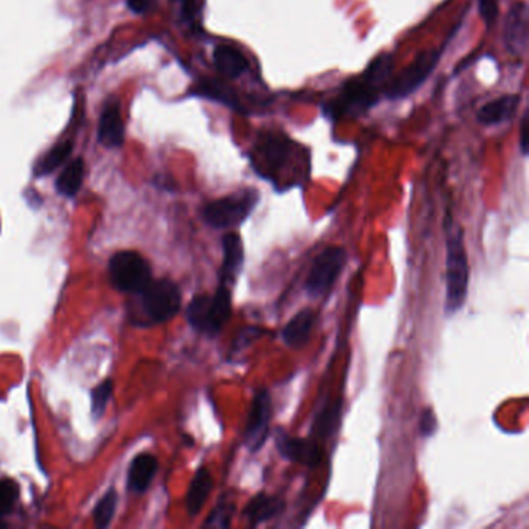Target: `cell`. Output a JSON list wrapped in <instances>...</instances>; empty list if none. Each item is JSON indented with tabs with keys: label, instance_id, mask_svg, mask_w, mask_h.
Returning a JSON list of instances; mask_svg holds the SVG:
<instances>
[{
	"label": "cell",
	"instance_id": "cell-1",
	"mask_svg": "<svg viewBox=\"0 0 529 529\" xmlns=\"http://www.w3.org/2000/svg\"><path fill=\"white\" fill-rule=\"evenodd\" d=\"M447 258H445V311L455 313L463 307L469 289V259L464 247L463 232L447 223Z\"/></svg>",
	"mask_w": 529,
	"mask_h": 529
},
{
	"label": "cell",
	"instance_id": "cell-2",
	"mask_svg": "<svg viewBox=\"0 0 529 529\" xmlns=\"http://www.w3.org/2000/svg\"><path fill=\"white\" fill-rule=\"evenodd\" d=\"M232 317V292L219 284L213 295H198L188 305L187 319L192 330L215 337L223 331Z\"/></svg>",
	"mask_w": 529,
	"mask_h": 529
},
{
	"label": "cell",
	"instance_id": "cell-3",
	"mask_svg": "<svg viewBox=\"0 0 529 529\" xmlns=\"http://www.w3.org/2000/svg\"><path fill=\"white\" fill-rule=\"evenodd\" d=\"M259 194L255 190L230 194L205 205L202 216L213 229L225 230L238 227L252 215L258 204Z\"/></svg>",
	"mask_w": 529,
	"mask_h": 529
},
{
	"label": "cell",
	"instance_id": "cell-4",
	"mask_svg": "<svg viewBox=\"0 0 529 529\" xmlns=\"http://www.w3.org/2000/svg\"><path fill=\"white\" fill-rule=\"evenodd\" d=\"M379 92V89L370 85L363 77L349 79L348 83L343 85L340 94L326 106L325 114L334 120L361 117L378 104Z\"/></svg>",
	"mask_w": 529,
	"mask_h": 529
},
{
	"label": "cell",
	"instance_id": "cell-5",
	"mask_svg": "<svg viewBox=\"0 0 529 529\" xmlns=\"http://www.w3.org/2000/svg\"><path fill=\"white\" fill-rule=\"evenodd\" d=\"M109 277L120 292L140 294L150 284L151 267L140 253L125 250L109 261Z\"/></svg>",
	"mask_w": 529,
	"mask_h": 529
},
{
	"label": "cell",
	"instance_id": "cell-6",
	"mask_svg": "<svg viewBox=\"0 0 529 529\" xmlns=\"http://www.w3.org/2000/svg\"><path fill=\"white\" fill-rule=\"evenodd\" d=\"M140 295L142 311L150 323H162L173 319L181 309V289L169 280L150 281Z\"/></svg>",
	"mask_w": 529,
	"mask_h": 529
},
{
	"label": "cell",
	"instance_id": "cell-7",
	"mask_svg": "<svg viewBox=\"0 0 529 529\" xmlns=\"http://www.w3.org/2000/svg\"><path fill=\"white\" fill-rule=\"evenodd\" d=\"M346 250L340 246L326 247L317 258L313 259V267L307 275L306 292L319 298L328 294L340 277L343 267L346 264Z\"/></svg>",
	"mask_w": 529,
	"mask_h": 529
},
{
	"label": "cell",
	"instance_id": "cell-8",
	"mask_svg": "<svg viewBox=\"0 0 529 529\" xmlns=\"http://www.w3.org/2000/svg\"><path fill=\"white\" fill-rule=\"evenodd\" d=\"M443 56V48L438 50H427L422 52L405 70L399 73L387 91L388 100H401L405 96L411 95L413 92L418 91L426 79L432 75L433 70L438 66L439 60Z\"/></svg>",
	"mask_w": 529,
	"mask_h": 529
},
{
	"label": "cell",
	"instance_id": "cell-9",
	"mask_svg": "<svg viewBox=\"0 0 529 529\" xmlns=\"http://www.w3.org/2000/svg\"><path fill=\"white\" fill-rule=\"evenodd\" d=\"M272 419V396L267 388H259L255 391L250 413L247 418L244 428V445L248 451L255 453L264 447L265 441L271 433Z\"/></svg>",
	"mask_w": 529,
	"mask_h": 529
},
{
	"label": "cell",
	"instance_id": "cell-10",
	"mask_svg": "<svg viewBox=\"0 0 529 529\" xmlns=\"http://www.w3.org/2000/svg\"><path fill=\"white\" fill-rule=\"evenodd\" d=\"M275 447L284 460L307 468H317L323 460V451L317 443L292 436L283 428H277L275 432Z\"/></svg>",
	"mask_w": 529,
	"mask_h": 529
},
{
	"label": "cell",
	"instance_id": "cell-11",
	"mask_svg": "<svg viewBox=\"0 0 529 529\" xmlns=\"http://www.w3.org/2000/svg\"><path fill=\"white\" fill-rule=\"evenodd\" d=\"M529 12L525 2H516L508 12L503 43L512 54H524L528 48Z\"/></svg>",
	"mask_w": 529,
	"mask_h": 529
},
{
	"label": "cell",
	"instance_id": "cell-12",
	"mask_svg": "<svg viewBox=\"0 0 529 529\" xmlns=\"http://www.w3.org/2000/svg\"><path fill=\"white\" fill-rule=\"evenodd\" d=\"M224 259L219 271V284L232 286L244 267V244L238 233H227L223 238Z\"/></svg>",
	"mask_w": 529,
	"mask_h": 529
},
{
	"label": "cell",
	"instance_id": "cell-13",
	"mask_svg": "<svg viewBox=\"0 0 529 529\" xmlns=\"http://www.w3.org/2000/svg\"><path fill=\"white\" fill-rule=\"evenodd\" d=\"M98 140L106 148H118L125 142V126L121 118L120 104L117 100L104 104L98 126Z\"/></svg>",
	"mask_w": 529,
	"mask_h": 529
},
{
	"label": "cell",
	"instance_id": "cell-14",
	"mask_svg": "<svg viewBox=\"0 0 529 529\" xmlns=\"http://www.w3.org/2000/svg\"><path fill=\"white\" fill-rule=\"evenodd\" d=\"M286 508V501L280 495H267L265 492H259L247 503L242 516L248 520L252 526L269 522L272 518L277 517Z\"/></svg>",
	"mask_w": 529,
	"mask_h": 529
},
{
	"label": "cell",
	"instance_id": "cell-15",
	"mask_svg": "<svg viewBox=\"0 0 529 529\" xmlns=\"http://www.w3.org/2000/svg\"><path fill=\"white\" fill-rule=\"evenodd\" d=\"M317 320V313L313 309H303L294 315L288 325L284 326L283 340L290 348H301L306 345L313 325Z\"/></svg>",
	"mask_w": 529,
	"mask_h": 529
},
{
	"label": "cell",
	"instance_id": "cell-16",
	"mask_svg": "<svg viewBox=\"0 0 529 529\" xmlns=\"http://www.w3.org/2000/svg\"><path fill=\"white\" fill-rule=\"evenodd\" d=\"M518 102H520V96L518 95H503L493 100V102H487L486 106L478 110V121L487 126H495L500 123L511 120L512 117L517 112Z\"/></svg>",
	"mask_w": 529,
	"mask_h": 529
},
{
	"label": "cell",
	"instance_id": "cell-17",
	"mask_svg": "<svg viewBox=\"0 0 529 529\" xmlns=\"http://www.w3.org/2000/svg\"><path fill=\"white\" fill-rule=\"evenodd\" d=\"M157 458L150 453H143L134 458L129 474H127V486L135 493H143L150 487L151 481L156 476Z\"/></svg>",
	"mask_w": 529,
	"mask_h": 529
},
{
	"label": "cell",
	"instance_id": "cell-18",
	"mask_svg": "<svg viewBox=\"0 0 529 529\" xmlns=\"http://www.w3.org/2000/svg\"><path fill=\"white\" fill-rule=\"evenodd\" d=\"M213 61L217 72L227 78H238L242 73L247 72L248 62L246 56L232 45H219L213 53Z\"/></svg>",
	"mask_w": 529,
	"mask_h": 529
},
{
	"label": "cell",
	"instance_id": "cell-19",
	"mask_svg": "<svg viewBox=\"0 0 529 529\" xmlns=\"http://www.w3.org/2000/svg\"><path fill=\"white\" fill-rule=\"evenodd\" d=\"M213 489V476L207 468H200L192 476L191 484L188 489L187 511L190 517H196L202 511L205 501L210 497Z\"/></svg>",
	"mask_w": 529,
	"mask_h": 529
},
{
	"label": "cell",
	"instance_id": "cell-20",
	"mask_svg": "<svg viewBox=\"0 0 529 529\" xmlns=\"http://www.w3.org/2000/svg\"><path fill=\"white\" fill-rule=\"evenodd\" d=\"M191 94L192 95L202 96V98H208L213 102H223V104L229 106L233 110H240V112L244 110L235 92L232 91L227 85H223V83H219V81H211V79L200 81L196 87H192Z\"/></svg>",
	"mask_w": 529,
	"mask_h": 529
},
{
	"label": "cell",
	"instance_id": "cell-21",
	"mask_svg": "<svg viewBox=\"0 0 529 529\" xmlns=\"http://www.w3.org/2000/svg\"><path fill=\"white\" fill-rule=\"evenodd\" d=\"M340 415H342V403L340 401L326 403L325 407L320 410L319 415L315 416V419H313V436H319V438L331 436L332 433L336 432L337 427H338Z\"/></svg>",
	"mask_w": 529,
	"mask_h": 529
},
{
	"label": "cell",
	"instance_id": "cell-22",
	"mask_svg": "<svg viewBox=\"0 0 529 529\" xmlns=\"http://www.w3.org/2000/svg\"><path fill=\"white\" fill-rule=\"evenodd\" d=\"M83 179H85V160L77 159L61 173L56 181V190L61 194L72 198L79 191V188L83 185Z\"/></svg>",
	"mask_w": 529,
	"mask_h": 529
},
{
	"label": "cell",
	"instance_id": "cell-23",
	"mask_svg": "<svg viewBox=\"0 0 529 529\" xmlns=\"http://www.w3.org/2000/svg\"><path fill=\"white\" fill-rule=\"evenodd\" d=\"M391 69H393V54L382 53L370 62V66L362 77L380 91L390 79Z\"/></svg>",
	"mask_w": 529,
	"mask_h": 529
},
{
	"label": "cell",
	"instance_id": "cell-24",
	"mask_svg": "<svg viewBox=\"0 0 529 529\" xmlns=\"http://www.w3.org/2000/svg\"><path fill=\"white\" fill-rule=\"evenodd\" d=\"M72 150V142H61V143L56 144L37 162V168H35V175L37 177L50 175L52 171H54L62 163L66 162Z\"/></svg>",
	"mask_w": 529,
	"mask_h": 529
},
{
	"label": "cell",
	"instance_id": "cell-25",
	"mask_svg": "<svg viewBox=\"0 0 529 529\" xmlns=\"http://www.w3.org/2000/svg\"><path fill=\"white\" fill-rule=\"evenodd\" d=\"M289 146L290 143L288 140L280 139V137H267L259 151L264 157L265 162L272 167H280L288 160Z\"/></svg>",
	"mask_w": 529,
	"mask_h": 529
},
{
	"label": "cell",
	"instance_id": "cell-26",
	"mask_svg": "<svg viewBox=\"0 0 529 529\" xmlns=\"http://www.w3.org/2000/svg\"><path fill=\"white\" fill-rule=\"evenodd\" d=\"M233 512H235V503L232 500H227V497H223L219 500L216 508L211 511L210 516L205 522V526L208 528H229L233 518Z\"/></svg>",
	"mask_w": 529,
	"mask_h": 529
},
{
	"label": "cell",
	"instance_id": "cell-27",
	"mask_svg": "<svg viewBox=\"0 0 529 529\" xmlns=\"http://www.w3.org/2000/svg\"><path fill=\"white\" fill-rule=\"evenodd\" d=\"M117 492L114 489H110L104 497H102L98 505H96L95 511H94V520H95L96 528H106L110 524V520L114 517L115 509H117Z\"/></svg>",
	"mask_w": 529,
	"mask_h": 529
},
{
	"label": "cell",
	"instance_id": "cell-28",
	"mask_svg": "<svg viewBox=\"0 0 529 529\" xmlns=\"http://www.w3.org/2000/svg\"><path fill=\"white\" fill-rule=\"evenodd\" d=\"M19 487L12 480H0V526H4L2 518L8 516L18 500Z\"/></svg>",
	"mask_w": 529,
	"mask_h": 529
},
{
	"label": "cell",
	"instance_id": "cell-29",
	"mask_svg": "<svg viewBox=\"0 0 529 529\" xmlns=\"http://www.w3.org/2000/svg\"><path fill=\"white\" fill-rule=\"evenodd\" d=\"M114 384L112 380H104L102 384L98 385L95 390L92 391V415L94 418H102L109 399L112 396Z\"/></svg>",
	"mask_w": 529,
	"mask_h": 529
},
{
	"label": "cell",
	"instance_id": "cell-30",
	"mask_svg": "<svg viewBox=\"0 0 529 529\" xmlns=\"http://www.w3.org/2000/svg\"><path fill=\"white\" fill-rule=\"evenodd\" d=\"M438 428V421L436 416L432 409H426L422 411L421 418H419V435L422 438H428L436 433Z\"/></svg>",
	"mask_w": 529,
	"mask_h": 529
},
{
	"label": "cell",
	"instance_id": "cell-31",
	"mask_svg": "<svg viewBox=\"0 0 529 529\" xmlns=\"http://www.w3.org/2000/svg\"><path fill=\"white\" fill-rule=\"evenodd\" d=\"M481 18L484 19L487 27H492L499 18V5L497 0H478Z\"/></svg>",
	"mask_w": 529,
	"mask_h": 529
},
{
	"label": "cell",
	"instance_id": "cell-32",
	"mask_svg": "<svg viewBox=\"0 0 529 529\" xmlns=\"http://www.w3.org/2000/svg\"><path fill=\"white\" fill-rule=\"evenodd\" d=\"M264 331L258 330V328H246L240 332V336L236 338L235 345H233V353H240L242 349L246 348L247 345H250L255 338H259L263 336Z\"/></svg>",
	"mask_w": 529,
	"mask_h": 529
},
{
	"label": "cell",
	"instance_id": "cell-33",
	"mask_svg": "<svg viewBox=\"0 0 529 529\" xmlns=\"http://www.w3.org/2000/svg\"><path fill=\"white\" fill-rule=\"evenodd\" d=\"M154 5H156V0H127L129 10L137 12V14L150 12Z\"/></svg>",
	"mask_w": 529,
	"mask_h": 529
},
{
	"label": "cell",
	"instance_id": "cell-34",
	"mask_svg": "<svg viewBox=\"0 0 529 529\" xmlns=\"http://www.w3.org/2000/svg\"><path fill=\"white\" fill-rule=\"evenodd\" d=\"M529 112H525L524 120H522V127H520V148L524 154H528V142H529Z\"/></svg>",
	"mask_w": 529,
	"mask_h": 529
},
{
	"label": "cell",
	"instance_id": "cell-35",
	"mask_svg": "<svg viewBox=\"0 0 529 529\" xmlns=\"http://www.w3.org/2000/svg\"><path fill=\"white\" fill-rule=\"evenodd\" d=\"M175 2H179V4H182V6H183V10H185V12H191L192 6H194V4H196V0H175Z\"/></svg>",
	"mask_w": 529,
	"mask_h": 529
}]
</instances>
